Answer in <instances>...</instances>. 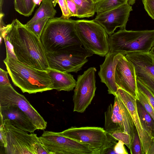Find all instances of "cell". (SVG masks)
I'll return each instance as SVG.
<instances>
[{"mask_svg": "<svg viewBox=\"0 0 154 154\" xmlns=\"http://www.w3.org/2000/svg\"><path fill=\"white\" fill-rule=\"evenodd\" d=\"M5 35L13 46L17 60L42 70L49 68L46 52L40 38L18 19L0 25V36Z\"/></svg>", "mask_w": 154, "mask_h": 154, "instance_id": "1", "label": "cell"}, {"mask_svg": "<svg viewBox=\"0 0 154 154\" xmlns=\"http://www.w3.org/2000/svg\"><path fill=\"white\" fill-rule=\"evenodd\" d=\"M76 20L54 17L48 20L40 37L47 52H57L82 45L77 35Z\"/></svg>", "mask_w": 154, "mask_h": 154, "instance_id": "2", "label": "cell"}, {"mask_svg": "<svg viewBox=\"0 0 154 154\" xmlns=\"http://www.w3.org/2000/svg\"><path fill=\"white\" fill-rule=\"evenodd\" d=\"M14 84L23 93L29 94L53 89V82L47 70L36 69L17 60H3Z\"/></svg>", "mask_w": 154, "mask_h": 154, "instance_id": "3", "label": "cell"}, {"mask_svg": "<svg viewBox=\"0 0 154 154\" xmlns=\"http://www.w3.org/2000/svg\"><path fill=\"white\" fill-rule=\"evenodd\" d=\"M109 51L122 53L149 52L154 45V29L140 31L120 29L109 36Z\"/></svg>", "mask_w": 154, "mask_h": 154, "instance_id": "4", "label": "cell"}, {"mask_svg": "<svg viewBox=\"0 0 154 154\" xmlns=\"http://www.w3.org/2000/svg\"><path fill=\"white\" fill-rule=\"evenodd\" d=\"M75 27L83 46L88 51L103 57L109 52L108 35L94 20H76Z\"/></svg>", "mask_w": 154, "mask_h": 154, "instance_id": "5", "label": "cell"}, {"mask_svg": "<svg viewBox=\"0 0 154 154\" xmlns=\"http://www.w3.org/2000/svg\"><path fill=\"white\" fill-rule=\"evenodd\" d=\"M83 46L78 45L69 49L57 52H47L49 68L66 72L77 73L93 54Z\"/></svg>", "mask_w": 154, "mask_h": 154, "instance_id": "6", "label": "cell"}, {"mask_svg": "<svg viewBox=\"0 0 154 154\" xmlns=\"http://www.w3.org/2000/svg\"><path fill=\"white\" fill-rule=\"evenodd\" d=\"M3 121L7 135V146L4 148V153L36 154V144L41 142L37 134H29L16 127L8 119Z\"/></svg>", "mask_w": 154, "mask_h": 154, "instance_id": "7", "label": "cell"}, {"mask_svg": "<svg viewBox=\"0 0 154 154\" xmlns=\"http://www.w3.org/2000/svg\"><path fill=\"white\" fill-rule=\"evenodd\" d=\"M13 105L23 111L37 130L46 129L47 122L25 96L17 92L11 85L0 86V106Z\"/></svg>", "mask_w": 154, "mask_h": 154, "instance_id": "8", "label": "cell"}, {"mask_svg": "<svg viewBox=\"0 0 154 154\" xmlns=\"http://www.w3.org/2000/svg\"><path fill=\"white\" fill-rule=\"evenodd\" d=\"M39 138L49 154H93L86 145L58 132L44 131Z\"/></svg>", "mask_w": 154, "mask_h": 154, "instance_id": "9", "label": "cell"}, {"mask_svg": "<svg viewBox=\"0 0 154 154\" xmlns=\"http://www.w3.org/2000/svg\"><path fill=\"white\" fill-rule=\"evenodd\" d=\"M96 71L94 67H91L78 76L73 96L74 112L83 113L91 103L96 89Z\"/></svg>", "mask_w": 154, "mask_h": 154, "instance_id": "10", "label": "cell"}, {"mask_svg": "<svg viewBox=\"0 0 154 154\" xmlns=\"http://www.w3.org/2000/svg\"><path fill=\"white\" fill-rule=\"evenodd\" d=\"M88 146L93 154H100L106 139V132L103 128L96 127H72L58 132Z\"/></svg>", "mask_w": 154, "mask_h": 154, "instance_id": "11", "label": "cell"}, {"mask_svg": "<svg viewBox=\"0 0 154 154\" xmlns=\"http://www.w3.org/2000/svg\"><path fill=\"white\" fill-rule=\"evenodd\" d=\"M126 58L134 65L137 79L144 84L154 95V59L150 52L126 54Z\"/></svg>", "mask_w": 154, "mask_h": 154, "instance_id": "12", "label": "cell"}, {"mask_svg": "<svg viewBox=\"0 0 154 154\" xmlns=\"http://www.w3.org/2000/svg\"><path fill=\"white\" fill-rule=\"evenodd\" d=\"M132 10L131 5L125 4L112 9L97 14L93 20L102 26L110 36L118 27L120 29H125L130 12Z\"/></svg>", "mask_w": 154, "mask_h": 154, "instance_id": "13", "label": "cell"}, {"mask_svg": "<svg viewBox=\"0 0 154 154\" xmlns=\"http://www.w3.org/2000/svg\"><path fill=\"white\" fill-rule=\"evenodd\" d=\"M115 80L118 88L137 99L138 89L135 68L125 55L119 60L116 65Z\"/></svg>", "mask_w": 154, "mask_h": 154, "instance_id": "14", "label": "cell"}, {"mask_svg": "<svg viewBox=\"0 0 154 154\" xmlns=\"http://www.w3.org/2000/svg\"><path fill=\"white\" fill-rule=\"evenodd\" d=\"M116 95L120 97L129 111L138 131L144 154H147L152 138L144 130L141 123L137 110V99L120 88H119Z\"/></svg>", "mask_w": 154, "mask_h": 154, "instance_id": "15", "label": "cell"}, {"mask_svg": "<svg viewBox=\"0 0 154 154\" xmlns=\"http://www.w3.org/2000/svg\"><path fill=\"white\" fill-rule=\"evenodd\" d=\"M124 55L122 53L109 51L105 56L104 62L100 65L98 72L101 82L108 88V93L115 96L119 88L115 82V68L119 60Z\"/></svg>", "mask_w": 154, "mask_h": 154, "instance_id": "16", "label": "cell"}, {"mask_svg": "<svg viewBox=\"0 0 154 154\" xmlns=\"http://www.w3.org/2000/svg\"><path fill=\"white\" fill-rule=\"evenodd\" d=\"M0 116L3 120L8 119L14 126L29 133L37 130L26 114L18 107L13 105L0 106Z\"/></svg>", "mask_w": 154, "mask_h": 154, "instance_id": "17", "label": "cell"}, {"mask_svg": "<svg viewBox=\"0 0 154 154\" xmlns=\"http://www.w3.org/2000/svg\"><path fill=\"white\" fill-rule=\"evenodd\" d=\"M104 115V129L106 132L111 133L116 131H124L121 109L116 95L115 96L114 104L108 106Z\"/></svg>", "mask_w": 154, "mask_h": 154, "instance_id": "18", "label": "cell"}, {"mask_svg": "<svg viewBox=\"0 0 154 154\" xmlns=\"http://www.w3.org/2000/svg\"><path fill=\"white\" fill-rule=\"evenodd\" d=\"M46 70L53 82V89L69 91L75 88L76 81L71 74L49 68Z\"/></svg>", "mask_w": 154, "mask_h": 154, "instance_id": "19", "label": "cell"}, {"mask_svg": "<svg viewBox=\"0 0 154 154\" xmlns=\"http://www.w3.org/2000/svg\"><path fill=\"white\" fill-rule=\"evenodd\" d=\"M54 7L52 0H42L33 17L26 24H29L45 18L49 19L54 18L57 11Z\"/></svg>", "mask_w": 154, "mask_h": 154, "instance_id": "20", "label": "cell"}, {"mask_svg": "<svg viewBox=\"0 0 154 154\" xmlns=\"http://www.w3.org/2000/svg\"><path fill=\"white\" fill-rule=\"evenodd\" d=\"M137 112L144 130L152 139L154 137V121L143 105L137 100Z\"/></svg>", "mask_w": 154, "mask_h": 154, "instance_id": "21", "label": "cell"}, {"mask_svg": "<svg viewBox=\"0 0 154 154\" xmlns=\"http://www.w3.org/2000/svg\"><path fill=\"white\" fill-rule=\"evenodd\" d=\"M78 9L79 18H89L93 16L95 11V3L92 0H72Z\"/></svg>", "mask_w": 154, "mask_h": 154, "instance_id": "22", "label": "cell"}, {"mask_svg": "<svg viewBox=\"0 0 154 154\" xmlns=\"http://www.w3.org/2000/svg\"><path fill=\"white\" fill-rule=\"evenodd\" d=\"M135 1V0H103L95 3L96 12H103L127 4L133 5Z\"/></svg>", "mask_w": 154, "mask_h": 154, "instance_id": "23", "label": "cell"}, {"mask_svg": "<svg viewBox=\"0 0 154 154\" xmlns=\"http://www.w3.org/2000/svg\"><path fill=\"white\" fill-rule=\"evenodd\" d=\"M116 95L118 98L121 109L124 127V132L130 135L131 140L136 128L135 125L127 108L119 96Z\"/></svg>", "mask_w": 154, "mask_h": 154, "instance_id": "24", "label": "cell"}, {"mask_svg": "<svg viewBox=\"0 0 154 154\" xmlns=\"http://www.w3.org/2000/svg\"><path fill=\"white\" fill-rule=\"evenodd\" d=\"M36 5L33 0H14L16 11L26 17L32 14Z\"/></svg>", "mask_w": 154, "mask_h": 154, "instance_id": "25", "label": "cell"}, {"mask_svg": "<svg viewBox=\"0 0 154 154\" xmlns=\"http://www.w3.org/2000/svg\"><path fill=\"white\" fill-rule=\"evenodd\" d=\"M49 19L45 18L37 20L25 26L39 38L41 34Z\"/></svg>", "mask_w": 154, "mask_h": 154, "instance_id": "26", "label": "cell"}, {"mask_svg": "<svg viewBox=\"0 0 154 154\" xmlns=\"http://www.w3.org/2000/svg\"><path fill=\"white\" fill-rule=\"evenodd\" d=\"M130 149L131 154H144L141 141L136 128L131 140Z\"/></svg>", "mask_w": 154, "mask_h": 154, "instance_id": "27", "label": "cell"}, {"mask_svg": "<svg viewBox=\"0 0 154 154\" xmlns=\"http://www.w3.org/2000/svg\"><path fill=\"white\" fill-rule=\"evenodd\" d=\"M117 141L109 133L106 132V141L103 148L100 154H116L114 148L117 143Z\"/></svg>", "mask_w": 154, "mask_h": 154, "instance_id": "28", "label": "cell"}, {"mask_svg": "<svg viewBox=\"0 0 154 154\" xmlns=\"http://www.w3.org/2000/svg\"><path fill=\"white\" fill-rule=\"evenodd\" d=\"M109 134L116 140L123 142L130 149L131 138L129 134L123 131H115Z\"/></svg>", "mask_w": 154, "mask_h": 154, "instance_id": "29", "label": "cell"}, {"mask_svg": "<svg viewBox=\"0 0 154 154\" xmlns=\"http://www.w3.org/2000/svg\"><path fill=\"white\" fill-rule=\"evenodd\" d=\"M137 89L145 96L154 110V95L143 83L137 79Z\"/></svg>", "mask_w": 154, "mask_h": 154, "instance_id": "30", "label": "cell"}, {"mask_svg": "<svg viewBox=\"0 0 154 154\" xmlns=\"http://www.w3.org/2000/svg\"><path fill=\"white\" fill-rule=\"evenodd\" d=\"M137 99L154 121V110L145 96L138 89Z\"/></svg>", "mask_w": 154, "mask_h": 154, "instance_id": "31", "label": "cell"}, {"mask_svg": "<svg viewBox=\"0 0 154 154\" xmlns=\"http://www.w3.org/2000/svg\"><path fill=\"white\" fill-rule=\"evenodd\" d=\"M5 45L6 52V58H12L17 60L14 53L13 45L8 37L5 35L3 37Z\"/></svg>", "mask_w": 154, "mask_h": 154, "instance_id": "32", "label": "cell"}, {"mask_svg": "<svg viewBox=\"0 0 154 154\" xmlns=\"http://www.w3.org/2000/svg\"><path fill=\"white\" fill-rule=\"evenodd\" d=\"M57 3L59 5L62 12L61 17L66 19H69L72 17L68 8L66 0H57Z\"/></svg>", "mask_w": 154, "mask_h": 154, "instance_id": "33", "label": "cell"}, {"mask_svg": "<svg viewBox=\"0 0 154 154\" xmlns=\"http://www.w3.org/2000/svg\"><path fill=\"white\" fill-rule=\"evenodd\" d=\"M0 145L4 149L7 146V135L4 125V121L2 117L0 116Z\"/></svg>", "mask_w": 154, "mask_h": 154, "instance_id": "34", "label": "cell"}, {"mask_svg": "<svg viewBox=\"0 0 154 154\" xmlns=\"http://www.w3.org/2000/svg\"><path fill=\"white\" fill-rule=\"evenodd\" d=\"M142 2L146 11L154 20V0H142Z\"/></svg>", "mask_w": 154, "mask_h": 154, "instance_id": "35", "label": "cell"}, {"mask_svg": "<svg viewBox=\"0 0 154 154\" xmlns=\"http://www.w3.org/2000/svg\"><path fill=\"white\" fill-rule=\"evenodd\" d=\"M8 72L0 68V86H8L11 85L8 78Z\"/></svg>", "mask_w": 154, "mask_h": 154, "instance_id": "36", "label": "cell"}, {"mask_svg": "<svg viewBox=\"0 0 154 154\" xmlns=\"http://www.w3.org/2000/svg\"><path fill=\"white\" fill-rule=\"evenodd\" d=\"M66 1L72 17H77L78 9L75 4L72 0H66Z\"/></svg>", "mask_w": 154, "mask_h": 154, "instance_id": "37", "label": "cell"}, {"mask_svg": "<svg viewBox=\"0 0 154 154\" xmlns=\"http://www.w3.org/2000/svg\"><path fill=\"white\" fill-rule=\"evenodd\" d=\"M124 143L121 141H118L115 145L114 150L117 154H128V153L126 150Z\"/></svg>", "mask_w": 154, "mask_h": 154, "instance_id": "38", "label": "cell"}, {"mask_svg": "<svg viewBox=\"0 0 154 154\" xmlns=\"http://www.w3.org/2000/svg\"><path fill=\"white\" fill-rule=\"evenodd\" d=\"M36 154H49L48 151L41 142L36 144Z\"/></svg>", "mask_w": 154, "mask_h": 154, "instance_id": "39", "label": "cell"}, {"mask_svg": "<svg viewBox=\"0 0 154 154\" xmlns=\"http://www.w3.org/2000/svg\"><path fill=\"white\" fill-rule=\"evenodd\" d=\"M147 154H154V137L152 139Z\"/></svg>", "mask_w": 154, "mask_h": 154, "instance_id": "40", "label": "cell"}, {"mask_svg": "<svg viewBox=\"0 0 154 154\" xmlns=\"http://www.w3.org/2000/svg\"><path fill=\"white\" fill-rule=\"evenodd\" d=\"M0 13H2V6L3 4L4 0H0Z\"/></svg>", "mask_w": 154, "mask_h": 154, "instance_id": "41", "label": "cell"}, {"mask_svg": "<svg viewBox=\"0 0 154 154\" xmlns=\"http://www.w3.org/2000/svg\"><path fill=\"white\" fill-rule=\"evenodd\" d=\"M42 1V0H33L34 3L36 5H39Z\"/></svg>", "mask_w": 154, "mask_h": 154, "instance_id": "42", "label": "cell"}, {"mask_svg": "<svg viewBox=\"0 0 154 154\" xmlns=\"http://www.w3.org/2000/svg\"><path fill=\"white\" fill-rule=\"evenodd\" d=\"M54 6L55 7L57 4V0H52Z\"/></svg>", "mask_w": 154, "mask_h": 154, "instance_id": "43", "label": "cell"}, {"mask_svg": "<svg viewBox=\"0 0 154 154\" xmlns=\"http://www.w3.org/2000/svg\"><path fill=\"white\" fill-rule=\"evenodd\" d=\"M150 52L153 55H154V46L152 48Z\"/></svg>", "mask_w": 154, "mask_h": 154, "instance_id": "44", "label": "cell"}, {"mask_svg": "<svg viewBox=\"0 0 154 154\" xmlns=\"http://www.w3.org/2000/svg\"><path fill=\"white\" fill-rule=\"evenodd\" d=\"M95 3H97L103 0H92Z\"/></svg>", "mask_w": 154, "mask_h": 154, "instance_id": "45", "label": "cell"}, {"mask_svg": "<svg viewBox=\"0 0 154 154\" xmlns=\"http://www.w3.org/2000/svg\"><path fill=\"white\" fill-rule=\"evenodd\" d=\"M152 56H153V59H154V55H152Z\"/></svg>", "mask_w": 154, "mask_h": 154, "instance_id": "46", "label": "cell"}, {"mask_svg": "<svg viewBox=\"0 0 154 154\" xmlns=\"http://www.w3.org/2000/svg\"></svg>", "mask_w": 154, "mask_h": 154, "instance_id": "47", "label": "cell"}]
</instances>
